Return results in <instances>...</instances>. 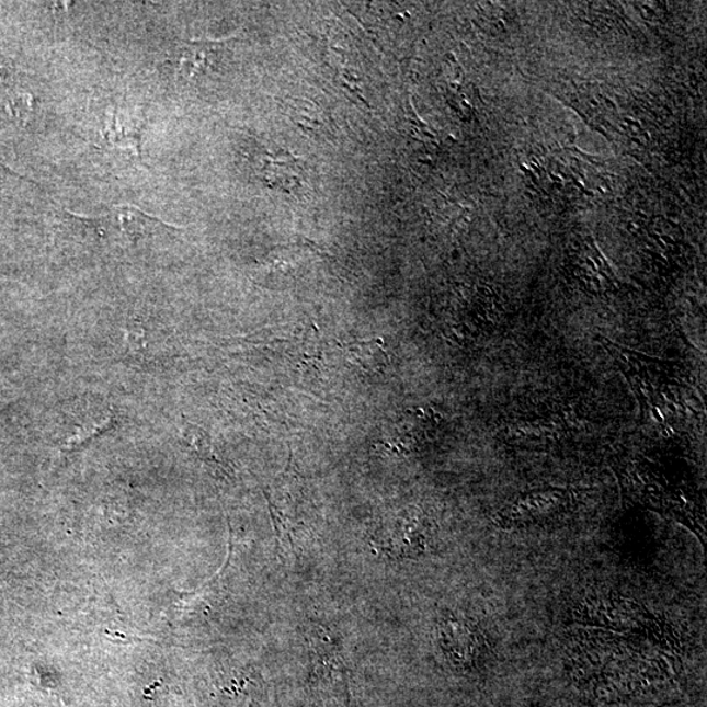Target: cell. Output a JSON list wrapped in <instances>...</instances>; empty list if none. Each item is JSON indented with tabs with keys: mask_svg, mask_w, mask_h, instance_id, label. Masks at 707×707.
Returning a JSON list of instances; mask_svg holds the SVG:
<instances>
[{
	"mask_svg": "<svg viewBox=\"0 0 707 707\" xmlns=\"http://www.w3.org/2000/svg\"><path fill=\"white\" fill-rule=\"evenodd\" d=\"M315 707H350L345 666L334 652H322L311 676Z\"/></svg>",
	"mask_w": 707,
	"mask_h": 707,
	"instance_id": "cell-1",
	"label": "cell"
},
{
	"mask_svg": "<svg viewBox=\"0 0 707 707\" xmlns=\"http://www.w3.org/2000/svg\"><path fill=\"white\" fill-rule=\"evenodd\" d=\"M118 220L121 228L133 241H136L148 232L153 231L157 226H168L163 221L150 217V215L138 210L137 207L124 206L118 207Z\"/></svg>",
	"mask_w": 707,
	"mask_h": 707,
	"instance_id": "cell-2",
	"label": "cell"
},
{
	"mask_svg": "<svg viewBox=\"0 0 707 707\" xmlns=\"http://www.w3.org/2000/svg\"><path fill=\"white\" fill-rule=\"evenodd\" d=\"M112 423V417L107 415L103 420L91 421L83 424V426L78 427L77 433L73 434L69 441L65 444V448L69 449L72 447L79 446V444L89 441L90 437L103 433V431L110 427Z\"/></svg>",
	"mask_w": 707,
	"mask_h": 707,
	"instance_id": "cell-4",
	"label": "cell"
},
{
	"mask_svg": "<svg viewBox=\"0 0 707 707\" xmlns=\"http://www.w3.org/2000/svg\"><path fill=\"white\" fill-rule=\"evenodd\" d=\"M181 437L202 459H214L210 441L204 430L192 423H185Z\"/></svg>",
	"mask_w": 707,
	"mask_h": 707,
	"instance_id": "cell-3",
	"label": "cell"
}]
</instances>
